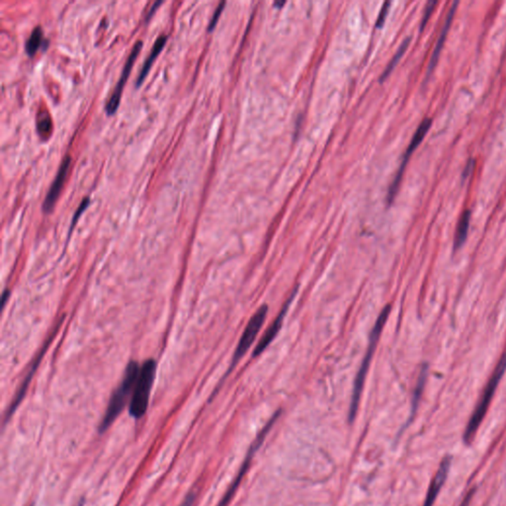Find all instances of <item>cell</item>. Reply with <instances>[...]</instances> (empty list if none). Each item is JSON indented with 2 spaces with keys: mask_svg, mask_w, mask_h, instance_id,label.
<instances>
[{
  "mask_svg": "<svg viewBox=\"0 0 506 506\" xmlns=\"http://www.w3.org/2000/svg\"><path fill=\"white\" fill-rule=\"evenodd\" d=\"M391 310H392L391 305H386L385 309H384L380 315H379L377 322H376L372 332H371L366 355L364 357L363 361H362L360 369H359V372L357 374L355 381H354L353 393H352L350 408H349V422H354L357 412H358L359 403H360L362 391H363L364 384H365L367 372H368L369 366H370L371 360H372L374 352H375L376 348H377L378 341L379 339H380L384 327H385L388 315H390Z\"/></svg>",
  "mask_w": 506,
  "mask_h": 506,
  "instance_id": "6da1fadb",
  "label": "cell"
},
{
  "mask_svg": "<svg viewBox=\"0 0 506 506\" xmlns=\"http://www.w3.org/2000/svg\"><path fill=\"white\" fill-rule=\"evenodd\" d=\"M139 373H140V367H139L138 363L134 361L129 362L126 371H125L123 381H122L118 388L115 391L113 396H112L103 419H102L101 424L99 425L100 434H103V432L106 431L113 424L115 419L118 417L122 410H124L129 393L134 392Z\"/></svg>",
  "mask_w": 506,
  "mask_h": 506,
  "instance_id": "7a4b0ae2",
  "label": "cell"
},
{
  "mask_svg": "<svg viewBox=\"0 0 506 506\" xmlns=\"http://www.w3.org/2000/svg\"><path fill=\"white\" fill-rule=\"evenodd\" d=\"M506 371V353L503 354L501 357L500 362H498V366L493 371V375L488 381V385L486 386L485 390H483V395L480 400H479L478 405H476V410H474L473 415H472L469 424L467 425L465 434H464V441L467 445H470L475 438L478 429H480L481 424L485 419L486 412H488V407H490L491 400H493V395H495L496 388H498V384H500L501 378H502L503 374Z\"/></svg>",
  "mask_w": 506,
  "mask_h": 506,
  "instance_id": "3957f363",
  "label": "cell"
},
{
  "mask_svg": "<svg viewBox=\"0 0 506 506\" xmlns=\"http://www.w3.org/2000/svg\"><path fill=\"white\" fill-rule=\"evenodd\" d=\"M156 372V362L148 359L140 368L138 380L134 388L133 396L129 405V412L134 419H139L146 415L153 381Z\"/></svg>",
  "mask_w": 506,
  "mask_h": 506,
  "instance_id": "277c9868",
  "label": "cell"
},
{
  "mask_svg": "<svg viewBox=\"0 0 506 506\" xmlns=\"http://www.w3.org/2000/svg\"><path fill=\"white\" fill-rule=\"evenodd\" d=\"M267 312V305H263L249 320L246 329H244L243 336L241 337V341L239 342L238 347H236V352H234L233 364L231 366L232 369L241 360V358L246 355L249 347L253 346L258 332L260 331L261 327H263L264 322H265Z\"/></svg>",
  "mask_w": 506,
  "mask_h": 506,
  "instance_id": "5b68a950",
  "label": "cell"
},
{
  "mask_svg": "<svg viewBox=\"0 0 506 506\" xmlns=\"http://www.w3.org/2000/svg\"><path fill=\"white\" fill-rule=\"evenodd\" d=\"M279 415L280 412H276V415H274L272 419L269 420L268 424H266V426H264L263 431L259 434L258 438L255 439V441H254L253 443L251 444V450H249L248 456H246V460H244L243 466H241V471H239L238 476H236V480H234L233 485H232L231 488H229V491H227L226 495L224 496V498H222L221 503H220L219 506H227V503L231 501L232 498H233V495H234V493H236V488H239V483H241V480H243L244 475H246V471H248L249 464H251V459H253V455L256 453V451H258L259 447H260L261 444H263L264 439H265V437L267 436L268 432L270 431V429H272V426L274 424H275L276 419H277L278 417H279Z\"/></svg>",
  "mask_w": 506,
  "mask_h": 506,
  "instance_id": "8992f818",
  "label": "cell"
},
{
  "mask_svg": "<svg viewBox=\"0 0 506 506\" xmlns=\"http://www.w3.org/2000/svg\"><path fill=\"white\" fill-rule=\"evenodd\" d=\"M141 48H143V42L138 41L136 44H134L133 50H132L131 53H129L126 65H125L123 72H122L121 77H120L119 82L117 83L116 87H115L113 94H112L111 96H110L108 102H107L106 107H105L106 113L108 114L109 116L116 113L117 109H118L120 101H121L122 94H123L125 84H126L127 80H128L134 61H136L137 58H138Z\"/></svg>",
  "mask_w": 506,
  "mask_h": 506,
  "instance_id": "52a82bcc",
  "label": "cell"
},
{
  "mask_svg": "<svg viewBox=\"0 0 506 506\" xmlns=\"http://www.w3.org/2000/svg\"><path fill=\"white\" fill-rule=\"evenodd\" d=\"M432 121L431 119L425 118L422 124L419 125L417 132H415V136H413L412 141H410V146H408L407 153L403 156V160L402 165H400V170H398V175L396 176L395 180H393L392 186L388 190V204H391L395 199L396 195H397L398 187H400V180H402L403 170H405V165H407L408 160H410V156L412 155L413 151L417 148L424 140L425 134L429 131L430 127H431Z\"/></svg>",
  "mask_w": 506,
  "mask_h": 506,
  "instance_id": "ba28073f",
  "label": "cell"
},
{
  "mask_svg": "<svg viewBox=\"0 0 506 506\" xmlns=\"http://www.w3.org/2000/svg\"><path fill=\"white\" fill-rule=\"evenodd\" d=\"M70 161H72V158H70V156H65L63 160L57 176H56L52 186H51L50 190H49L45 201H44L43 210L46 214L52 212L53 208H55L58 198L60 196L61 192H62L63 184H65V178H67L68 170H70Z\"/></svg>",
  "mask_w": 506,
  "mask_h": 506,
  "instance_id": "9c48e42d",
  "label": "cell"
},
{
  "mask_svg": "<svg viewBox=\"0 0 506 506\" xmlns=\"http://www.w3.org/2000/svg\"><path fill=\"white\" fill-rule=\"evenodd\" d=\"M296 292H297V290H295L294 292L292 293V295L290 296V299L283 305L280 314L278 315V317H276L275 320L271 324V326L268 327L263 339L258 342V346L254 349V356L260 355V354L267 348L269 344L272 342L273 339H275V336H277L281 327H282L283 322H284V317L286 314H287L288 309H289L291 302L294 299Z\"/></svg>",
  "mask_w": 506,
  "mask_h": 506,
  "instance_id": "30bf717a",
  "label": "cell"
},
{
  "mask_svg": "<svg viewBox=\"0 0 506 506\" xmlns=\"http://www.w3.org/2000/svg\"><path fill=\"white\" fill-rule=\"evenodd\" d=\"M450 466H451V458L447 457L440 464L438 471H437L436 475H435L434 481H432L431 485L429 486L424 506H434V501L438 496L440 490H441L445 481H446L447 476H448Z\"/></svg>",
  "mask_w": 506,
  "mask_h": 506,
  "instance_id": "8fae6325",
  "label": "cell"
},
{
  "mask_svg": "<svg viewBox=\"0 0 506 506\" xmlns=\"http://www.w3.org/2000/svg\"><path fill=\"white\" fill-rule=\"evenodd\" d=\"M458 1H455L453 6H452L451 8H450L448 15H447L446 20H445L443 29H442L438 41H437L436 46H435L434 52L432 53L431 60H430L429 68H427V75H429L430 73L434 72L435 65H436L437 62H438L440 53H441L445 40H446V37L448 35L449 29L452 25V21H453L454 14L457 11V6H458Z\"/></svg>",
  "mask_w": 506,
  "mask_h": 506,
  "instance_id": "7c38bea8",
  "label": "cell"
},
{
  "mask_svg": "<svg viewBox=\"0 0 506 506\" xmlns=\"http://www.w3.org/2000/svg\"><path fill=\"white\" fill-rule=\"evenodd\" d=\"M166 42H167V37L166 36H160V38H158V40L156 41L155 45H153V49H151L150 56L146 58L145 65H143L140 75H139L138 80H137V87H140L141 83L145 80L146 75L150 72L151 65H153V62H155L156 58L158 57V55H160L161 51H163Z\"/></svg>",
  "mask_w": 506,
  "mask_h": 506,
  "instance_id": "4fadbf2b",
  "label": "cell"
},
{
  "mask_svg": "<svg viewBox=\"0 0 506 506\" xmlns=\"http://www.w3.org/2000/svg\"><path fill=\"white\" fill-rule=\"evenodd\" d=\"M471 211L466 210L460 217L458 226L454 239V251H458L466 243L468 238L469 229H470Z\"/></svg>",
  "mask_w": 506,
  "mask_h": 506,
  "instance_id": "5bb4252c",
  "label": "cell"
},
{
  "mask_svg": "<svg viewBox=\"0 0 506 506\" xmlns=\"http://www.w3.org/2000/svg\"><path fill=\"white\" fill-rule=\"evenodd\" d=\"M44 41V32L41 26L36 27L33 31H32L31 35L29 36L28 40L26 41L25 50L26 53H28L30 57H33L39 49L43 45Z\"/></svg>",
  "mask_w": 506,
  "mask_h": 506,
  "instance_id": "9a60e30c",
  "label": "cell"
},
{
  "mask_svg": "<svg viewBox=\"0 0 506 506\" xmlns=\"http://www.w3.org/2000/svg\"><path fill=\"white\" fill-rule=\"evenodd\" d=\"M427 372H429V367H427L426 365L422 367V371H420L419 380H417V387H415V393H413V412H415V410H417V405H419L420 398H422V392H424L425 383H426Z\"/></svg>",
  "mask_w": 506,
  "mask_h": 506,
  "instance_id": "2e32d148",
  "label": "cell"
},
{
  "mask_svg": "<svg viewBox=\"0 0 506 506\" xmlns=\"http://www.w3.org/2000/svg\"><path fill=\"white\" fill-rule=\"evenodd\" d=\"M410 38L405 39V40L403 42V44L402 45H400V49H398V52L396 53L395 56H393V60L391 61L390 63H388L387 68H386L385 72H383L382 77H381V80H385V78L387 77L388 75H390L391 72H392L393 68L396 67V65H397L398 61L400 60V58L403 57V53H405V51H407L408 45H410Z\"/></svg>",
  "mask_w": 506,
  "mask_h": 506,
  "instance_id": "e0dca14e",
  "label": "cell"
},
{
  "mask_svg": "<svg viewBox=\"0 0 506 506\" xmlns=\"http://www.w3.org/2000/svg\"><path fill=\"white\" fill-rule=\"evenodd\" d=\"M52 122H51L50 116L47 112L40 114V118L38 119V131L39 133L44 136L50 133Z\"/></svg>",
  "mask_w": 506,
  "mask_h": 506,
  "instance_id": "ac0fdd59",
  "label": "cell"
},
{
  "mask_svg": "<svg viewBox=\"0 0 506 506\" xmlns=\"http://www.w3.org/2000/svg\"><path fill=\"white\" fill-rule=\"evenodd\" d=\"M89 204H90V199L88 197L84 198V199L82 200V202L80 203V207H78L77 212H75V216H73V217H72V227H70V231H72L73 227H75V224H77V222L78 221V219H80V216H82V213L84 212L85 210L87 209V207L89 206Z\"/></svg>",
  "mask_w": 506,
  "mask_h": 506,
  "instance_id": "d6986e66",
  "label": "cell"
},
{
  "mask_svg": "<svg viewBox=\"0 0 506 506\" xmlns=\"http://www.w3.org/2000/svg\"><path fill=\"white\" fill-rule=\"evenodd\" d=\"M436 1H429L426 4V8H425L424 18H422V26H420V30H424L425 25L427 24V21L429 20L430 15L432 12L434 11L435 6H436Z\"/></svg>",
  "mask_w": 506,
  "mask_h": 506,
  "instance_id": "ffe728a7",
  "label": "cell"
},
{
  "mask_svg": "<svg viewBox=\"0 0 506 506\" xmlns=\"http://www.w3.org/2000/svg\"><path fill=\"white\" fill-rule=\"evenodd\" d=\"M390 1H387L384 4L382 9H381L380 14H379L377 22H376V27H377V28H381V27L384 25V23H385L386 18H387L388 9H390Z\"/></svg>",
  "mask_w": 506,
  "mask_h": 506,
  "instance_id": "44dd1931",
  "label": "cell"
},
{
  "mask_svg": "<svg viewBox=\"0 0 506 506\" xmlns=\"http://www.w3.org/2000/svg\"><path fill=\"white\" fill-rule=\"evenodd\" d=\"M224 6H226V2H221L220 6L217 7L216 11H215L214 15L212 17V20L210 21L209 29H208L209 32L214 30L215 27H216L217 20H219L222 11H224Z\"/></svg>",
  "mask_w": 506,
  "mask_h": 506,
  "instance_id": "7402d4cb",
  "label": "cell"
},
{
  "mask_svg": "<svg viewBox=\"0 0 506 506\" xmlns=\"http://www.w3.org/2000/svg\"><path fill=\"white\" fill-rule=\"evenodd\" d=\"M194 501L195 493H189V495H187V498H185L184 502H183L181 506H193V505H194Z\"/></svg>",
  "mask_w": 506,
  "mask_h": 506,
  "instance_id": "603a6c76",
  "label": "cell"
},
{
  "mask_svg": "<svg viewBox=\"0 0 506 506\" xmlns=\"http://www.w3.org/2000/svg\"><path fill=\"white\" fill-rule=\"evenodd\" d=\"M161 4H163V1L156 2V4H153V6L151 7V11H150V13L148 14V19L151 18V16L153 15V13H155L156 11H158V7H160Z\"/></svg>",
  "mask_w": 506,
  "mask_h": 506,
  "instance_id": "cb8c5ba5",
  "label": "cell"
},
{
  "mask_svg": "<svg viewBox=\"0 0 506 506\" xmlns=\"http://www.w3.org/2000/svg\"><path fill=\"white\" fill-rule=\"evenodd\" d=\"M474 167V161L470 160L468 163V165H467V167L465 168V170H464L463 176L464 177H468L469 175H470V170H473Z\"/></svg>",
  "mask_w": 506,
  "mask_h": 506,
  "instance_id": "d4e9b609",
  "label": "cell"
},
{
  "mask_svg": "<svg viewBox=\"0 0 506 506\" xmlns=\"http://www.w3.org/2000/svg\"><path fill=\"white\" fill-rule=\"evenodd\" d=\"M9 296L8 291H6V292L4 293V298H2V305H6V301L7 299V297Z\"/></svg>",
  "mask_w": 506,
  "mask_h": 506,
  "instance_id": "484cf974",
  "label": "cell"
},
{
  "mask_svg": "<svg viewBox=\"0 0 506 506\" xmlns=\"http://www.w3.org/2000/svg\"><path fill=\"white\" fill-rule=\"evenodd\" d=\"M285 1L283 2H276L275 6L279 7L281 8V6H284Z\"/></svg>",
  "mask_w": 506,
  "mask_h": 506,
  "instance_id": "4316f807",
  "label": "cell"
},
{
  "mask_svg": "<svg viewBox=\"0 0 506 506\" xmlns=\"http://www.w3.org/2000/svg\"><path fill=\"white\" fill-rule=\"evenodd\" d=\"M83 502H84V500H82V502H80V505H78L77 506H82V505H83Z\"/></svg>",
  "mask_w": 506,
  "mask_h": 506,
  "instance_id": "83f0119b",
  "label": "cell"
},
{
  "mask_svg": "<svg viewBox=\"0 0 506 506\" xmlns=\"http://www.w3.org/2000/svg\"><path fill=\"white\" fill-rule=\"evenodd\" d=\"M31 506H34V505H31Z\"/></svg>",
  "mask_w": 506,
  "mask_h": 506,
  "instance_id": "f1b7e54d",
  "label": "cell"
}]
</instances>
